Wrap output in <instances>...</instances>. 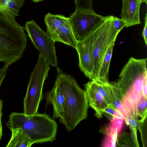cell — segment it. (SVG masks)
<instances>
[{"label": "cell", "instance_id": "cell-2", "mask_svg": "<svg viewBox=\"0 0 147 147\" xmlns=\"http://www.w3.org/2000/svg\"><path fill=\"white\" fill-rule=\"evenodd\" d=\"M146 79L147 59L131 57L122 69L118 80L111 82L123 93L124 108H133L143 94V86Z\"/></svg>", "mask_w": 147, "mask_h": 147}, {"label": "cell", "instance_id": "cell-22", "mask_svg": "<svg viewBox=\"0 0 147 147\" xmlns=\"http://www.w3.org/2000/svg\"><path fill=\"white\" fill-rule=\"evenodd\" d=\"M116 142L119 147H135L130 134L123 132L117 136Z\"/></svg>", "mask_w": 147, "mask_h": 147}, {"label": "cell", "instance_id": "cell-20", "mask_svg": "<svg viewBox=\"0 0 147 147\" xmlns=\"http://www.w3.org/2000/svg\"><path fill=\"white\" fill-rule=\"evenodd\" d=\"M133 109L138 117L143 119H146L147 113V97L142 94L134 106Z\"/></svg>", "mask_w": 147, "mask_h": 147}, {"label": "cell", "instance_id": "cell-28", "mask_svg": "<svg viewBox=\"0 0 147 147\" xmlns=\"http://www.w3.org/2000/svg\"><path fill=\"white\" fill-rule=\"evenodd\" d=\"M145 19V25L142 33V36L144 38L146 45H147V13H146Z\"/></svg>", "mask_w": 147, "mask_h": 147}, {"label": "cell", "instance_id": "cell-14", "mask_svg": "<svg viewBox=\"0 0 147 147\" xmlns=\"http://www.w3.org/2000/svg\"><path fill=\"white\" fill-rule=\"evenodd\" d=\"M11 138L6 147H30L34 143L21 127H16L10 130Z\"/></svg>", "mask_w": 147, "mask_h": 147}, {"label": "cell", "instance_id": "cell-29", "mask_svg": "<svg viewBox=\"0 0 147 147\" xmlns=\"http://www.w3.org/2000/svg\"><path fill=\"white\" fill-rule=\"evenodd\" d=\"M3 101L0 99V140H1L3 136L2 127L1 122V117L2 115V108Z\"/></svg>", "mask_w": 147, "mask_h": 147}, {"label": "cell", "instance_id": "cell-10", "mask_svg": "<svg viewBox=\"0 0 147 147\" xmlns=\"http://www.w3.org/2000/svg\"><path fill=\"white\" fill-rule=\"evenodd\" d=\"M46 106L52 105L53 110L52 118L53 119L61 118L64 113L65 98L57 82L55 81L52 89L45 94Z\"/></svg>", "mask_w": 147, "mask_h": 147}, {"label": "cell", "instance_id": "cell-15", "mask_svg": "<svg viewBox=\"0 0 147 147\" xmlns=\"http://www.w3.org/2000/svg\"><path fill=\"white\" fill-rule=\"evenodd\" d=\"M114 45L115 42L110 46L105 56L98 76L95 81L98 83L108 84L110 82L109 80V72Z\"/></svg>", "mask_w": 147, "mask_h": 147}, {"label": "cell", "instance_id": "cell-31", "mask_svg": "<svg viewBox=\"0 0 147 147\" xmlns=\"http://www.w3.org/2000/svg\"><path fill=\"white\" fill-rule=\"evenodd\" d=\"M34 2H38L39 1H42L43 0H32Z\"/></svg>", "mask_w": 147, "mask_h": 147}, {"label": "cell", "instance_id": "cell-7", "mask_svg": "<svg viewBox=\"0 0 147 147\" xmlns=\"http://www.w3.org/2000/svg\"><path fill=\"white\" fill-rule=\"evenodd\" d=\"M24 29L35 47L48 63L57 67V59L55 46V42L49 35L33 20L27 22Z\"/></svg>", "mask_w": 147, "mask_h": 147}, {"label": "cell", "instance_id": "cell-12", "mask_svg": "<svg viewBox=\"0 0 147 147\" xmlns=\"http://www.w3.org/2000/svg\"><path fill=\"white\" fill-rule=\"evenodd\" d=\"M88 105L95 111V115L98 118L102 117V110L108 104L103 96L93 86L90 81L84 85Z\"/></svg>", "mask_w": 147, "mask_h": 147}, {"label": "cell", "instance_id": "cell-11", "mask_svg": "<svg viewBox=\"0 0 147 147\" xmlns=\"http://www.w3.org/2000/svg\"><path fill=\"white\" fill-rule=\"evenodd\" d=\"M141 0H123L121 16L127 27L141 24L140 10Z\"/></svg>", "mask_w": 147, "mask_h": 147}, {"label": "cell", "instance_id": "cell-16", "mask_svg": "<svg viewBox=\"0 0 147 147\" xmlns=\"http://www.w3.org/2000/svg\"><path fill=\"white\" fill-rule=\"evenodd\" d=\"M25 0H0V10L7 13L15 20L19 16L20 9L23 6Z\"/></svg>", "mask_w": 147, "mask_h": 147}, {"label": "cell", "instance_id": "cell-8", "mask_svg": "<svg viewBox=\"0 0 147 147\" xmlns=\"http://www.w3.org/2000/svg\"><path fill=\"white\" fill-rule=\"evenodd\" d=\"M106 17L95 12L75 10L69 17L73 32L77 41L94 31L105 20Z\"/></svg>", "mask_w": 147, "mask_h": 147}, {"label": "cell", "instance_id": "cell-9", "mask_svg": "<svg viewBox=\"0 0 147 147\" xmlns=\"http://www.w3.org/2000/svg\"><path fill=\"white\" fill-rule=\"evenodd\" d=\"M92 32L83 39L78 41L76 48L79 58V67L90 80L93 79Z\"/></svg>", "mask_w": 147, "mask_h": 147}, {"label": "cell", "instance_id": "cell-23", "mask_svg": "<svg viewBox=\"0 0 147 147\" xmlns=\"http://www.w3.org/2000/svg\"><path fill=\"white\" fill-rule=\"evenodd\" d=\"M76 10L95 12L93 10L92 0H75Z\"/></svg>", "mask_w": 147, "mask_h": 147}, {"label": "cell", "instance_id": "cell-19", "mask_svg": "<svg viewBox=\"0 0 147 147\" xmlns=\"http://www.w3.org/2000/svg\"><path fill=\"white\" fill-rule=\"evenodd\" d=\"M125 113L124 120L126 123L128 125H130L133 128L139 130L146 118L144 119H139L132 108L125 109Z\"/></svg>", "mask_w": 147, "mask_h": 147}, {"label": "cell", "instance_id": "cell-4", "mask_svg": "<svg viewBox=\"0 0 147 147\" xmlns=\"http://www.w3.org/2000/svg\"><path fill=\"white\" fill-rule=\"evenodd\" d=\"M5 125L10 130L21 127L34 143L52 142L56 139L58 125L45 113L28 117L24 113L12 112Z\"/></svg>", "mask_w": 147, "mask_h": 147}, {"label": "cell", "instance_id": "cell-25", "mask_svg": "<svg viewBox=\"0 0 147 147\" xmlns=\"http://www.w3.org/2000/svg\"><path fill=\"white\" fill-rule=\"evenodd\" d=\"M113 25L115 30L120 32L124 27H125L126 24L125 21L122 18L113 17Z\"/></svg>", "mask_w": 147, "mask_h": 147}, {"label": "cell", "instance_id": "cell-6", "mask_svg": "<svg viewBox=\"0 0 147 147\" xmlns=\"http://www.w3.org/2000/svg\"><path fill=\"white\" fill-rule=\"evenodd\" d=\"M113 17L106 16L104 21L92 32L93 81H96L107 51L120 32L114 27Z\"/></svg>", "mask_w": 147, "mask_h": 147}, {"label": "cell", "instance_id": "cell-26", "mask_svg": "<svg viewBox=\"0 0 147 147\" xmlns=\"http://www.w3.org/2000/svg\"><path fill=\"white\" fill-rule=\"evenodd\" d=\"M12 64V63L11 62H5L3 66L0 69V91L1 83L6 75L7 70L9 66Z\"/></svg>", "mask_w": 147, "mask_h": 147}, {"label": "cell", "instance_id": "cell-32", "mask_svg": "<svg viewBox=\"0 0 147 147\" xmlns=\"http://www.w3.org/2000/svg\"><path fill=\"white\" fill-rule=\"evenodd\" d=\"M145 3L146 4H147V0H141V3Z\"/></svg>", "mask_w": 147, "mask_h": 147}, {"label": "cell", "instance_id": "cell-3", "mask_svg": "<svg viewBox=\"0 0 147 147\" xmlns=\"http://www.w3.org/2000/svg\"><path fill=\"white\" fill-rule=\"evenodd\" d=\"M24 29L6 12L0 10V62L13 64L23 56L27 43Z\"/></svg>", "mask_w": 147, "mask_h": 147}, {"label": "cell", "instance_id": "cell-21", "mask_svg": "<svg viewBox=\"0 0 147 147\" xmlns=\"http://www.w3.org/2000/svg\"><path fill=\"white\" fill-rule=\"evenodd\" d=\"M90 81L92 85L103 96L107 103L112 105L108 87L109 84H103L94 81Z\"/></svg>", "mask_w": 147, "mask_h": 147}, {"label": "cell", "instance_id": "cell-24", "mask_svg": "<svg viewBox=\"0 0 147 147\" xmlns=\"http://www.w3.org/2000/svg\"><path fill=\"white\" fill-rule=\"evenodd\" d=\"M102 115H105L111 121L120 114L116 108L111 104H108L107 106L102 110Z\"/></svg>", "mask_w": 147, "mask_h": 147}, {"label": "cell", "instance_id": "cell-13", "mask_svg": "<svg viewBox=\"0 0 147 147\" xmlns=\"http://www.w3.org/2000/svg\"><path fill=\"white\" fill-rule=\"evenodd\" d=\"M50 36L55 42H61L76 49L78 41L74 35L69 18Z\"/></svg>", "mask_w": 147, "mask_h": 147}, {"label": "cell", "instance_id": "cell-17", "mask_svg": "<svg viewBox=\"0 0 147 147\" xmlns=\"http://www.w3.org/2000/svg\"><path fill=\"white\" fill-rule=\"evenodd\" d=\"M108 87L112 105L124 118V97L123 93L118 88L111 82L108 84Z\"/></svg>", "mask_w": 147, "mask_h": 147}, {"label": "cell", "instance_id": "cell-5", "mask_svg": "<svg viewBox=\"0 0 147 147\" xmlns=\"http://www.w3.org/2000/svg\"><path fill=\"white\" fill-rule=\"evenodd\" d=\"M50 68V65L39 53L36 63L31 74L24 99V113L28 117L38 112L39 104L43 99V86L48 76Z\"/></svg>", "mask_w": 147, "mask_h": 147}, {"label": "cell", "instance_id": "cell-18", "mask_svg": "<svg viewBox=\"0 0 147 147\" xmlns=\"http://www.w3.org/2000/svg\"><path fill=\"white\" fill-rule=\"evenodd\" d=\"M69 19V18L63 15L48 13L45 16L44 19L47 27V32L50 35Z\"/></svg>", "mask_w": 147, "mask_h": 147}, {"label": "cell", "instance_id": "cell-30", "mask_svg": "<svg viewBox=\"0 0 147 147\" xmlns=\"http://www.w3.org/2000/svg\"><path fill=\"white\" fill-rule=\"evenodd\" d=\"M147 79H146L144 82V84L142 93L143 95L145 97H147Z\"/></svg>", "mask_w": 147, "mask_h": 147}, {"label": "cell", "instance_id": "cell-27", "mask_svg": "<svg viewBox=\"0 0 147 147\" xmlns=\"http://www.w3.org/2000/svg\"><path fill=\"white\" fill-rule=\"evenodd\" d=\"M130 129V136L132 140L135 147H139V144L137 139V129L129 125Z\"/></svg>", "mask_w": 147, "mask_h": 147}, {"label": "cell", "instance_id": "cell-1", "mask_svg": "<svg viewBox=\"0 0 147 147\" xmlns=\"http://www.w3.org/2000/svg\"><path fill=\"white\" fill-rule=\"evenodd\" d=\"M57 75L55 81L58 83L64 96V113L59 118L67 131L74 129L88 116V104L85 90L81 88L76 80L70 74H64L57 67Z\"/></svg>", "mask_w": 147, "mask_h": 147}]
</instances>
